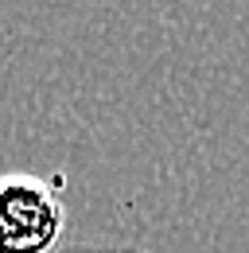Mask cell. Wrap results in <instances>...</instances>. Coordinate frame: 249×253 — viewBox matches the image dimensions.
<instances>
[{"instance_id":"1","label":"cell","mask_w":249,"mask_h":253,"mask_svg":"<svg viewBox=\"0 0 249 253\" xmlns=\"http://www.w3.org/2000/svg\"><path fill=\"white\" fill-rule=\"evenodd\" d=\"M62 230V179L31 171L0 175V253H55Z\"/></svg>"},{"instance_id":"2","label":"cell","mask_w":249,"mask_h":253,"mask_svg":"<svg viewBox=\"0 0 249 253\" xmlns=\"http://www.w3.org/2000/svg\"><path fill=\"white\" fill-rule=\"evenodd\" d=\"M59 253H148V250H136V246H70Z\"/></svg>"}]
</instances>
